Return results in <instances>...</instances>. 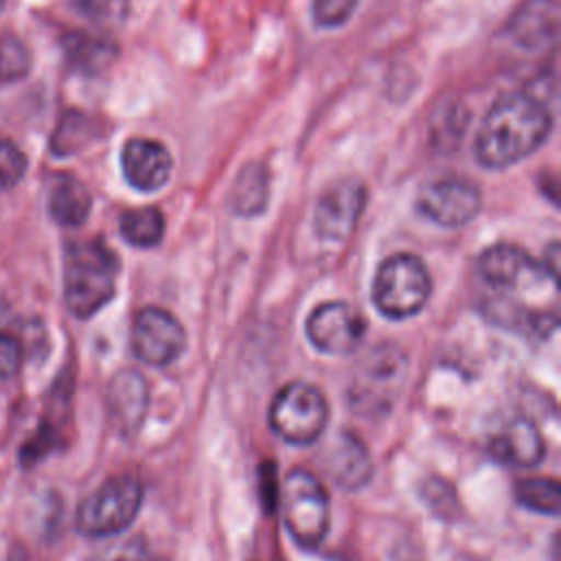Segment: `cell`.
<instances>
[{
  "instance_id": "2e32d148",
  "label": "cell",
  "mask_w": 561,
  "mask_h": 561,
  "mask_svg": "<svg viewBox=\"0 0 561 561\" xmlns=\"http://www.w3.org/2000/svg\"><path fill=\"white\" fill-rule=\"evenodd\" d=\"M331 480L342 489H357L370 480L373 467L366 447L353 434H340L324 465Z\"/></svg>"
},
{
  "instance_id": "52a82bcc",
  "label": "cell",
  "mask_w": 561,
  "mask_h": 561,
  "mask_svg": "<svg viewBox=\"0 0 561 561\" xmlns=\"http://www.w3.org/2000/svg\"><path fill=\"white\" fill-rule=\"evenodd\" d=\"M482 208L480 188L462 178H443L425 184L416 195V210L443 228L469 224Z\"/></svg>"
},
{
  "instance_id": "d6986e66",
  "label": "cell",
  "mask_w": 561,
  "mask_h": 561,
  "mask_svg": "<svg viewBox=\"0 0 561 561\" xmlns=\"http://www.w3.org/2000/svg\"><path fill=\"white\" fill-rule=\"evenodd\" d=\"M68 64L85 75L101 72L116 57V46L103 37H92L85 33H70L64 42Z\"/></svg>"
},
{
  "instance_id": "4316f807",
  "label": "cell",
  "mask_w": 561,
  "mask_h": 561,
  "mask_svg": "<svg viewBox=\"0 0 561 561\" xmlns=\"http://www.w3.org/2000/svg\"><path fill=\"white\" fill-rule=\"evenodd\" d=\"M22 359H24L22 344L9 333H0V381L15 377L22 366Z\"/></svg>"
},
{
  "instance_id": "9c48e42d",
  "label": "cell",
  "mask_w": 561,
  "mask_h": 561,
  "mask_svg": "<svg viewBox=\"0 0 561 561\" xmlns=\"http://www.w3.org/2000/svg\"><path fill=\"white\" fill-rule=\"evenodd\" d=\"M309 342L327 355H348L366 333L364 318L344 300L318 305L305 324Z\"/></svg>"
},
{
  "instance_id": "8fae6325",
  "label": "cell",
  "mask_w": 561,
  "mask_h": 561,
  "mask_svg": "<svg viewBox=\"0 0 561 561\" xmlns=\"http://www.w3.org/2000/svg\"><path fill=\"white\" fill-rule=\"evenodd\" d=\"M504 35L526 53H546L559 37V0H524L506 22Z\"/></svg>"
},
{
  "instance_id": "277c9868",
  "label": "cell",
  "mask_w": 561,
  "mask_h": 561,
  "mask_svg": "<svg viewBox=\"0 0 561 561\" xmlns=\"http://www.w3.org/2000/svg\"><path fill=\"white\" fill-rule=\"evenodd\" d=\"M432 294V278L425 263L408 252L388 256L373 280V302L390 320L416 316Z\"/></svg>"
},
{
  "instance_id": "4fadbf2b",
  "label": "cell",
  "mask_w": 561,
  "mask_h": 561,
  "mask_svg": "<svg viewBox=\"0 0 561 561\" xmlns=\"http://www.w3.org/2000/svg\"><path fill=\"white\" fill-rule=\"evenodd\" d=\"M543 272L528 252L511 243H495L478 256V274L495 289H513L524 280L541 278Z\"/></svg>"
},
{
  "instance_id": "e0dca14e",
  "label": "cell",
  "mask_w": 561,
  "mask_h": 561,
  "mask_svg": "<svg viewBox=\"0 0 561 561\" xmlns=\"http://www.w3.org/2000/svg\"><path fill=\"white\" fill-rule=\"evenodd\" d=\"M92 208L90 191L70 173H57L48 186V215L66 228L81 226Z\"/></svg>"
},
{
  "instance_id": "603a6c76",
  "label": "cell",
  "mask_w": 561,
  "mask_h": 561,
  "mask_svg": "<svg viewBox=\"0 0 561 561\" xmlns=\"http://www.w3.org/2000/svg\"><path fill=\"white\" fill-rule=\"evenodd\" d=\"M31 53L22 39L0 33V83H13L28 75Z\"/></svg>"
},
{
  "instance_id": "ba28073f",
  "label": "cell",
  "mask_w": 561,
  "mask_h": 561,
  "mask_svg": "<svg viewBox=\"0 0 561 561\" xmlns=\"http://www.w3.org/2000/svg\"><path fill=\"white\" fill-rule=\"evenodd\" d=\"M186 346L184 327L178 318L160 307L138 311L131 327L134 355L149 366H169Z\"/></svg>"
},
{
  "instance_id": "9a60e30c",
  "label": "cell",
  "mask_w": 561,
  "mask_h": 561,
  "mask_svg": "<svg viewBox=\"0 0 561 561\" xmlns=\"http://www.w3.org/2000/svg\"><path fill=\"white\" fill-rule=\"evenodd\" d=\"M491 456L511 467H533L543 458V438L528 419H513L491 438Z\"/></svg>"
},
{
  "instance_id": "7a4b0ae2",
  "label": "cell",
  "mask_w": 561,
  "mask_h": 561,
  "mask_svg": "<svg viewBox=\"0 0 561 561\" xmlns=\"http://www.w3.org/2000/svg\"><path fill=\"white\" fill-rule=\"evenodd\" d=\"M118 259L99 239L75 241L64 254V298L72 316L90 318L116 291Z\"/></svg>"
},
{
  "instance_id": "cb8c5ba5",
  "label": "cell",
  "mask_w": 561,
  "mask_h": 561,
  "mask_svg": "<svg viewBox=\"0 0 561 561\" xmlns=\"http://www.w3.org/2000/svg\"><path fill=\"white\" fill-rule=\"evenodd\" d=\"M359 0H311V18L320 28H337L351 20Z\"/></svg>"
},
{
  "instance_id": "30bf717a",
  "label": "cell",
  "mask_w": 561,
  "mask_h": 561,
  "mask_svg": "<svg viewBox=\"0 0 561 561\" xmlns=\"http://www.w3.org/2000/svg\"><path fill=\"white\" fill-rule=\"evenodd\" d=\"M366 204V188L359 180L346 178L331 184L316 202L313 226L322 239L342 241L346 239Z\"/></svg>"
},
{
  "instance_id": "8992f818",
  "label": "cell",
  "mask_w": 561,
  "mask_h": 561,
  "mask_svg": "<svg viewBox=\"0 0 561 561\" xmlns=\"http://www.w3.org/2000/svg\"><path fill=\"white\" fill-rule=\"evenodd\" d=\"M327 399L307 381L285 383L270 405V425L274 434L291 445L316 443L327 427Z\"/></svg>"
},
{
  "instance_id": "44dd1931",
  "label": "cell",
  "mask_w": 561,
  "mask_h": 561,
  "mask_svg": "<svg viewBox=\"0 0 561 561\" xmlns=\"http://www.w3.org/2000/svg\"><path fill=\"white\" fill-rule=\"evenodd\" d=\"M515 497L533 513L552 515L561 513V486L552 478H528L515 486Z\"/></svg>"
},
{
  "instance_id": "5bb4252c",
  "label": "cell",
  "mask_w": 561,
  "mask_h": 561,
  "mask_svg": "<svg viewBox=\"0 0 561 561\" xmlns=\"http://www.w3.org/2000/svg\"><path fill=\"white\" fill-rule=\"evenodd\" d=\"M147 403H149V388L145 377L138 370L127 368L112 377L107 386V408H110V419L121 434L129 436L142 425Z\"/></svg>"
},
{
  "instance_id": "7402d4cb",
  "label": "cell",
  "mask_w": 561,
  "mask_h": 561,
  "mask_svg": "<svg viewBox=\"0 0 561 561\" xmlns=\"http://www.w3.org/2000/svg\"><path fill=\"white\" fill-rule=\"evenodd\" d=\"M92 138H94V123L79 112H68L61 116L53 134L50 147L57 156H70L88 147Z\"/></svg>"
},
{
  "instance_id": "484cf974",
  "label": "cell",
  "mask_w": 561,
  "mask_h": 561,
  "mask_svg": "<svg viewBox=\"0 0 561 561\" xmlns=\"http://www.w3.org/2000/svg\"><path fill=\"white\" fill-rule=\"evenodd\" d=\"M75 7L96 22H118L125 15L127 0H75Z\"/></svg>"
},
{
  "instance_id": "ac0fdd59",
  "label": "cell",
  "mask_w": 561,
  "mask_h": 561,
  "mask_svg": "<svg viewBox=\"0 0 561 561\" xmlns=\"http://www.w3.org/2000/svg\"><path fill=\"white\" fill-rule=\"evenodd\" d=\"M267 195H270V175L265 164L250 162L239 171L232 184L230 206L237 215L254 217L265 210Z\"/></svg>"
},
{
  "instance_id": "ffe728a7",
  "label": "cell",
  "mask_w": 561,
  "mask_h": 561,
  "mask_svg": "<svg viewBox=\"0 0 561 561\" xmlns=\"http://www.w3.org/2000/svg\"><path fill=\"white\" fill-rule=\"evenodd\" d=\"M118 228L129 245L153 248L164 234V217L156 206H142L123 213Z\"/></svg>"
},
{
  "instance_id": "83f0119b",
  "label": "cell",
  "mask_w": 561,
  "mask_h": 561,
  "mask_svg": "<svg viewBox=\"0 0 561 561\" xmlns=\"http://www.w3.org/2000/svg\"><path fill=\"white\" fill-rule=\"evenodd\" d=\"M4 2H7V0H0V11L4 9Z\"/></svg>"
},
{
  "instance_id": "5b68a950",
  "label": "cell",
  "mask_w": 561,
  "mask_h": 561,
  "mask_svg": "<svg viewBox=\"0 0 561 561\" xmlns=\"http://www.w3.org/2000/svg\"><path fill=\"white\" fill-rule=\"evenodd\" d=\"M142 506V484L134 476H114L77 508V528L85 537H112L129 528Z\"/></svg>"
},
{
  "instance_id": "7c38bea8",
  "label": "cell",
  "mask_w": 561,
  "mask_h": 561,
  "mask_svg": "<svg viewBox=\"0 0 561 561\" xmlns=\"http://www.w3.org/2000/svg\"><path fill=\"white\" fill-rule=\"evenodd\" d=\"M121 169L131 188L151 193L169 182L173 160L162 142L151 138H131L121 151Z\"/></svg>"
},
{
  "instance_id": "6da1fadb",
  "label": "cell",
  "mask_w": 561,
  "mask_h": 561,
  "mask_svg": "<svg viewBox=\"0 0 561 561\" xmlns=\"http://www.w3.org/2000/svg\"><path fill=\"white\" fill-rule=\"evenodd\" d=\"M552 129L548 105L533 92L502 94L476 134V160L484 169H506L535 153Z\"/></svg>"
},
{
  "instance_id": "3957f363",
  "label": "cell",
  "mask_w": 561,
  "mask_h": 561,
  "mask_svg": "<svg viewBox=\"0 0 561 561\" xmlns=\"http://www.w3.org/2000/svg\"><path fill=\"white\" fill-rule=\"evenodd\" d=\"M280 517L291 539L316 550L329 530V495L322 482L307 469H294L278 486Z\"/></svg>"
},
{
  "instance_id": "d4e9b609",
  "label": "cell",
  "mask_w": 561,
  "mask_h": 561,
  "mask_svg": "<svg viewBox=\"0 0 561 561\" xmlns=\"http://www.w3.org/2000/svg\"><path fill=\"white\" fill-rule=\"evenodd\" d=\"M26 167L24 151L11 140H0V188L15 186L24 178Z\"/></svg>"
}]
</instances>
